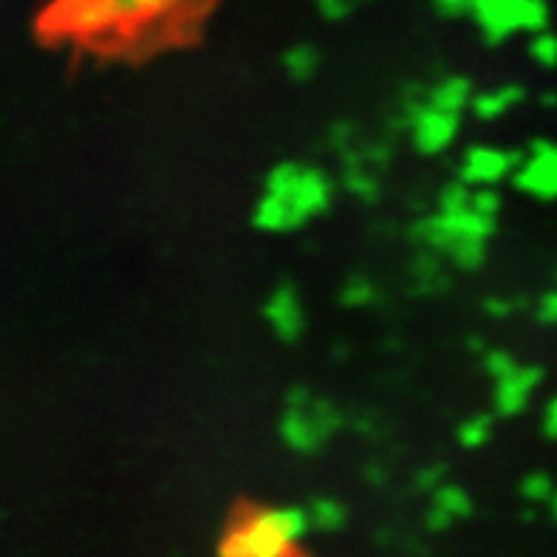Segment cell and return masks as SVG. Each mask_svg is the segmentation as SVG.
<instances>
[{
  "label": "cell",
  "mask_w": 557,
  "mask_h": 557,
  "mask_svg": "<svg viewBox=\"0 0 557 557\" xmlns=\"http://www.w3.org/2000/svg\"><path fill=\"white\" fill-rule=\"evenodd\" d=\"M337 184L318 164L277 162L263 176L252 207V226L267 235H286L323 219L334 207Z\"/></svg>",
  "instance_id": "obj_1"
},
{
  "label": "cell",
  "mask_w": 557,
  "mask_h": 557,
  "mask_svg": "<svg viewBox=\"0 0 557 557\" xmlns=\"http://www.w3.org/2000/svg\"><path fill=\"white\" fill-rule=\"evenodd\" d=\"M495 233H498V219H487L473 207H467L456 212H428L410 224L408 238L417 247L442 255L461 272H479L487 263V247Z\"/></svg>",
  "instance_id": "obj_2"
},
{
  "label": "cell",
  "mask_w": 557,
  "mask_h": 557,
  "mask_svg": "<svg viewBox=\"0 0 557 557\" xmlns=\"http://www.w3.org/2000/svg\"><path fill=\"white\" fill-rule=\"evenodd\" d=\"M309 530V512L304 507L255 509L226 532L219 557H292Z\"/></svg>",
  "instance_id": "obj_3"
},
{
  "label": "cell",
  "mask_w": 557,
  "mask_h": 557,
  "mask_svg": "<svg viewBox=\"0 0 557 557\" xmlns=\"http://www.w3.org/2000/svg\"><path fill=\"white\" fill-rule=\"evenodd\" d=\"M343 424L346 417L332 399L318 396L306 385H295L277 419V438L297 456H314L343 431Z\"/></svg>",
  "instance_id": "obj_4"
},
{
  "label": "cell",
  "mask_w": 557,
  "mask_h": 557,
  "mask_svg": "<svg viewBox=\"0 0 557 557\" xmlns=\"http://www.w3.org/2000/svg\"><path fill=\"white\" fill-rule=\"evenodd\" d=\"M428 85L410 83L399 94L396 106V127H405L410 136V145L419 156H442L456 145L461 134V113L445 111V108L431 106L424 99Z\"/></svg>",
  "instance_id": "obj_5"
},
{
  "label": "cell",
  "mask_w": 557,
  "mask_h": 557,
  "mask_svg": "<svg viewBox=\"0 0 557 557\" xmlns=\"http://www.w3.org/2000/svg\"><path fill=\"white\" fill-rule=\"evenodd\" d=\"M470 21L479 28L487 46H504L518 35H535L549 26V3L546 0H473Z\"/></svg>",
  "instance_id": "obj_6"
},
{
  "label": "cell",
  "mask_w": 557,
  "mask_h": 557,
  "mask_svg": "<svg viewBox=\"0 0 557 557\" xmlns=\"http://www.w3.org/2000/svg\"><path fill=\"white\" fill-rule=\"evenodd\" d=\"M339 187L362 205H376L382 198V173L394 159L391 139H362L339 150Z\"/></svg>",
  "instance_id": "obj_7"
},
{
  "label": "cell",
  "mask_w": 557,
  "mask_h": 557,
  "mask_svg": "<svg viewBox=\"0 0 557 557\" xmlns=\"http://www.w3.org/2000/svg\"><path fill=\"white\" fill-rule=\"evenodd\" d=\"M125 23L116 0H63L57 7V28L74 37H106Z\"/></svg>",
  "instance_id": "obj_8"
},
{
  "label": "cell",
  "mask_w": 557,
  "mask_h": 557,
  "mask_svg": "<svg viewBox=\"0 0 557 557\" xmlns=\"http://www.w3.org/2000/svg\"><path fill=\"white\" fill-rule=\"evenodd\" d=\"M509 182L535 201H557V141L532 139Z\"/></svg>",
  "instance_id": "obj_9"
},
{
  "label": "cell",
  "mask_w": 557,
  "mask_h": 557,
  "mask_svg": "<svg viewBox=\"0 0 557 557\" xmlns=\"http://www.w3.org/2000/svg\"><path fill=\"white\" fill-rule=\"evenodd\" d=\"M521 153L498 145H470L456 162V176L470 187H498L516 173Z\"/></svg>",
  "instance_id": "obj_10"
},
{
  "label": "cell",
  "mask_w": 557,
  "mask_h": 557,
  "mask_svg": "<svg viewBox=\"0 0 557 557\" xmlns=\"http://www.w3.org/2000/svg\"><path fill=\"white\" fill-rule=\"evenodd\" d=\"M263 320L281 343L295 346L306 334V306L295 283L283 281L263 300Z\"/></svg>",
  "instance_id": "obj_11"
},
{
  "label": "cell",
  "mask_w": 557,
  "mask_h": 557,
  "mask_svg": "<svg viewBox=\"0 0 557 557\" xmlns=\"http://www.w3.org/2000/svg\"><path fill=\"white\" fill-rule=\"evenodd\" d=\"M544 382V368L541 366H521L518 362L516 371H509L507 376L495 380L493 388V408L495 417L516 419L523 410L530 408L532 396Z\"/></svg>",
  "instance_id": "obj_12"
},
{
  "label": "cell",
  "mask_w": 557,
  "mask_h": 557,
  "mask_svg": "<svg viewBox=\"0 0 557 557\" xmlns=\"http://www.w3.org/2000/svg\"><path fill=\"white\" fill-rule=\"evenodd\" d=\"M473 495L467 493L461 484L445 481L442 487L431 493V507L424 512V530L433 532V535L447 532L456 521L473 516Z\"/></svg>",
  "instance_id": "obj_13"
},
{
  "label": "cell",
  "mask_w": 557,
  "mask_h": 557,
  "mask_svg": "<svg viewBox=\"0 0 557 557\" xmlns=\"http://www.w3.org/2000/svg\"><path fill=\"white\" fill-rule=\"evenodd\" d=\"M408 289L417 297H436L450 289V277L445 272V258L431 249L419 247L408 263Z\"/></svg>",
  "instance_id": "obj_14"
},
{
  "label": "cell",
  "mask_w": 557,
  "mask_h": 557,
  "mask_svg": "<svg viewBox=\"0 0 557 557\" xmlns=\"http://www.w3.org/2000/svg\"><path fill=\"white\" fill-rule=\"evenodd\" d=\"M523 99H527V88H523V85L504 83V85H495V88L475 91L467 111L473 113L475 122H484V125H490V122L504 120L509 111H516Z\"/></svg>",
  "instance_id": "obj_15"
},
{
  "label": "cell",
  "mask_w": 557,
  "mask_h": 557,
  "mask_svg": "<svg viewBox=\"0 0 557 557\" xmlns=\"http://www.w3.org/2000/svg\"><path fill=\"white\" fill-rule=\"evenodd\" d=\"M475 88L473 79L465 77V74H445L438 77L436 83H431L424 88V99L436 108H445L453 113H465L470 108V99H473Z\"/></svg>",
  "instance_id": "obj_16"
},
{
  "label": "cell",
  "mask_w": 557,
  "mask_h": 557,
  "mask_svg": "<svg viewBox=\"0 0 557 557\" xmlns=\"http://www.w3.org/2000/svg\"><path fill=\"white\" fill-rule=\"evenodd\" d=\"M320 65H323V54L311 42H295L292 49L283 51V71L292 83H311L320 74Z\"/></svg>",
  "instance_id": "obj_17"
},
{
  "label": "cell",
  "mask_w": 557,
  "mask_h": 557,
  "mask_svg": "<svg viewBox=\"0 0 557 557\" xmlns=\"http://www.w3.org/2000/svg\"><path fill=\"white\" fill-rule=\"evenodd\" d=\"M309 527L318 532H325V535H332V532L346 530L348 523V509L346 504L337 502V498H329V495H320L314 502L309 504Z\"/></svg>",
  "instance_id": "obj_18"
},
{
  "label": "cell",
  "mask_w": 557,
  "mask_h": 557,
  "mask_svg": "<svg viewBox=\"0 0 557 557\" xmlns=\"http://www.w3.org/2000/svg\"><path fill=\"white\" fill-rule=\"evenodd\" d=\"M339 306H346V309H371L382 300V289L376 286L374 277L368 275H348L339 286L337 295Z\"/></svg>",
  "instance_id": "obj_19"
},
{
  "label": "cell",
  "mask_w": 557,
  "mask_h": 557,
  "mask_svg": "<svg viewBox=\"0 0 557 557\" xmlns=\"http://www.w3.org/2000/svg\"><path fill=\"white\" fill-rule=\"evenodd\" d=\"M495 433V417L493 413H473L456 428V442L465 450H481L493 442Z\"/></svg>",
  "instance_id": "obj_20"
},
{
  "label": "cell",
  "mask_w": 557,
  "mask_h": 557,
  "mask_svg": "<svg viewBox=\"0 0 557 557\" xmlns=\"http://www.w3.org/2000/svg\"><path fill=\"white\" fill-rule=\"evenodd\" d=\"M527 54L541 69H557V35L549 28H541L535 35H530L527 42Z\"/></svg>",
  "instance_id": "obj_21"
},
{
  "label": "cell",
  "mask_w": 557,
  "mask_h": 557,
  "mask_svg": "<svg viewBox=\"0 0 557 557\" xmlns=\"http://www.w3.org/2000/svg\"><path fill=\"white\" fill-rule=\"evenodd\" d=\"M518 493H521L523 502L537 507V504L549 502L552 493H555V481H552V475L544 473V470H535V473L523 475L521 484H518Z\"/></svg>",
  "instance_id": "obj_22"
},
{
  "label": "cell",
  "mask_w": 557,
  "mask_h": 557,
  "mask_svg": "<svg viewBox=\"0 0 557 557\" xmlns=\"http://www.w3.org/2000/svg\"><path fill=\"white\" fill-rule=\"evenodd\" d=\"M116 3H120V9L125 12L127 23H139L170 12L178 0H116Z\"/></svg>",
  "instance_id": "obj_23"
},
{
  "label": "cell",
  "mask_w": 557,
  "mask_h": 557,
  "mask_svg": "<svg viewBox=\"0 0 557 557\" xmlns=\"http://www.w3.org/2000/svg\"><path fill=\"white\" fill-rule=\"evenodd\" d=\"M527 304H530V300L521 295H490V297H484L481 311H484V314L493 320H509L512 314H518V311L527 309Z\"/></svg>",
  "instance_id": "obj_24"
},
{
  "label": "cell",
  "mask_w": 557,
  "mask_h": 557,
  "mask_svg": "<svg viewBox=\"0 0 557 557\" xmlns=\"http://www.w3.org/2000/svg\"><path fill=\"white\" fill-rule=\"evenodd\" d=\"M470 198H473V187L461 182V178H456V182L445 184V187L438 190L436 210H445V212L467 210V207H470Z\"/></svg>",
  "instance_id": "obj_25"
},
{
  "label": "cell",
  "mask_w": 557,
  "mask_h": 557,
  "mask_svg": "<svg viewBox=\"0 0 557 557\" xmlns=\"http://www.w3.org/2000/svg\"><path fill=\"white\" fill-rule=\"evenodd\" d=\"M481 368H484V374L495 382L502 380V376H507L509 371H516L518 360L516 354L507 351V348H487V351L481 354Z\"/></svg>",
  "instance_id": "obj_26"
},
{
  "label": "cell",
  "mask_w": 557,
  "mask_h": 557,
  "mask_svg": "<svg viewBox=\"0 0 557 557\" xmlns=\"http://www.w3.org/2000/svg\"><path fill=\"white\" fill-rule=\"evenodd\" d=\"M371 0H314V9L323 21L329 23H343L348 21L351 14L360 12L362 7H368Z\"/></svg>",
  "instance_id": "obj_27"
},
{
  "label": "cell",
  "mask_w": 557,
  "mask_h": 557,
  "mask_svg": "<svg viewBox=\"0 0 557 557\" xmlns=\"http://www.w3.org/2000/svg\"><path fill=\"white\" fill-rule=\"evenodd\" d=\"M470 207L487 219H498V212L504 207V198L498 193V187H473V198H470Z\"/></svg>",
  "instance_id": "obj_28"
},
{
  "label": "cell",
  "mask_w": 557,
  "mask_h": 557,
  "mask_svg": "<svg viewBox=\"0 0 557 557\" xmlns=\"http://www.w3.org/2000/svg\"><path fill=\"white\" fill-rule=\"evenodd\" d=\"M447 481V465L445 461H431V465H424L422 470H417L413 475V487L419 493H433L436 487H442Z\"/></svg>",
  "instance_id": "obj_29"
},
{
  "label": "cell",
  "mask_w": 557,
  "mask_h": 557,
  "mask_svg": "<svg viewBox=\"0 0 557 557\" xmlns=\"http://www.w3.org/2000/svg\"><path fill=\"white\" fill-rule=\"evenodd\" d=\"M535 320L537 325H546V329H557V283L549 292L537 297L535 304Z\"/></svg>",
  "instance_id": "obj_30"
},
{
  "label": "cell",
  "mask_w": 557,
  "mask_h": 557,
  "mask_svg": "<svg viewBox=\"0 0 557 557\" xmlns=\"http://www.w3.org/2000/svg\"><path fill=\"white\" fill-rule=\"evenodd\" d=\"M470 3L473 0H431L433 12L438 17H445V21H461V17H467L470 14Z\"/></svg>",
  "instance_id": "obj_31"
},
{
  "label": "cell",
  "mask_w": 557,
  "mask_h": 557,
  "mask_svg": "<svg viewBox=\"0 0 557 557\" xmlns=\"http://www.w3.org/2000/svg\"><path fill=\"white\" fill-rule=\"evenodd\" d=\"M541 431L549 442H557V396H552L544 405V417H541Z\"/></svg>",
  "instance_id": "obj_32"
},
{
  "label": "cell",
  "mask_w": 557,
  "mask_h": 557,
  "mask_svg": "<svg viewBox=\"0 0 557 557\" xmlns=\"http://www.w3.org/2000/svg\"><path fill=\"white\" fill-rule=\"evenodd\" d=\"M362 473H366V481H368V484H371V487H382V484L388 481V470H385V467L368 465L366 470H362Z\"/></svg>",
  "instance_id": "obj_33"
},
{
  "label": "cell",
  "mask_w": 557,
  "mask_h": 557,
  "mask_svg": "<svg viewBox=\"0 0 557 557\" xmlns=\"http://www.w3.org/2000/svg\"><path fill=\"white\" fill-rule=\"evenodd\" d=\"M487 343H484V337H479V334H473V337H467V351H473V354H484L487 351Z\"/></svg>",
  "instance_id": "obj_34"
},
{
  "label": "cell",
  "mask_w": 557,
  "mask_h": 557,
  "mask_svg": "<svg viewBox=\"0 0 557 557\" xmlns=\"http://www.w3.org/2000/svg\"><path fill=\"white\" fill-rule=\"evenodd\" d=\"M537 102H541V108H557V91L555 88H549V91H544V94H537Z\"/></svg>",
  "instance_id": "obj_35"
},
{
  "label": "cell",
  "mask_w": 557,
  "mask_h": 557,
  "mask_svg": "<svg viewBox=\"0 0 557 557\" xmlns=\"http://www.w3.org/2000/svg\"><path fill=\"white\" fill-rule=\"evenodd\" d=\"M546 509H549L552 521H557V487H555V493H552L549 502H546Z\"/></svg>",
  "instance_id": "obj_36"
},
{
  "label": "cell",
  "mask_w": 557,
  "mask_h": 557,
  "mask_svg": "<svg viewBox=\"0 0 557 557\" xmlns=\"http://www.w3.org/2000/svg\"><path fill=\"white\" fill-rule=\"evenodd\" d=\"M552 277H555V283H557V267H555V275H552Z\"/></svg>",
  "instance_id": "obj_37"
}]
</instances>
